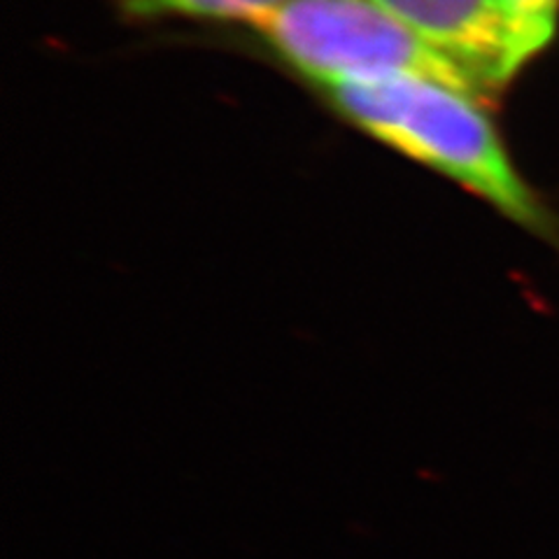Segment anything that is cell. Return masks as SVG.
I'll use <instances>...</instances> for the list:
<instances>
[{
	"instance_id": "obj_1",
	"label": "cell",
	"mask_w": 559,
	"mask_h": 559,
	"mask_svg": "<svg viewBox=\"0 0 559 559\" xmlns=\"http://www.w3.org/2000/svg\"><path fill=\"white\" fill-rule=\"evenodd\" d=\"M314 86L349 124L443 175L559 254V213L524 180L483 103L406 75Z\"/></svg>"
},
{
	"instance_id": "obj_2",
	"label": "cell",
	"mask_w": 559,
	"mask_h": 559,
	"mask_svg": "<svg viewBox=\"0 0 559 559\" xmlns=\"http://www.w3.org/2000/svg\"><path fill=\"white\" fill-rule=\"evenodd\" d=\"M252 24L275 55L314 84L406 75L478 100L460 70L378 0H287Z\"/></svg>"
},
{
	"instance_id": "obj_3",
	"label": "cell",
	"mask_w": 559,
	"mask_h": 559,
	"mask_svg": "<svg viewBox=\"0 0 559 559\" xmlns=\"http://www.w3.org/2000/svg\"><path fill=\"white\" fill-rule=\"evenodd\" d=\"M474 86L485 105L532 59L503 0H378Z\"/></svg>"
},
{
	"instance_id": "obj_4",
	"label": "cell",
	"mask_w": 559,
	"mask_h": 559,
	"mask_svg": "<svg viewBox=\"0 0 559 559\" xmlns=\"http://www.w3.org/2000/svg\"><path fill=\"white\" fill-rule=\"evenodd\" d=\"M287 0H119L129 16L156 20V16H215V20L257 22Z\"/></svg>"
},
{
	"instance_id": "obj_5",
	"label": "cell",
	"mask_w": 559,
	"mask_h": 559,
	"mask_svg": "<svg viewBox=\"0 0 559 559\" xmlns=\"http://www.w3.org/2000/svg\"><path fill=\"white\" fill-rule=\"evenodd\" d=\"M522 33L530 55L536 57L555 35L557 0H503Z\"/></svg>"
}]
</instances>
